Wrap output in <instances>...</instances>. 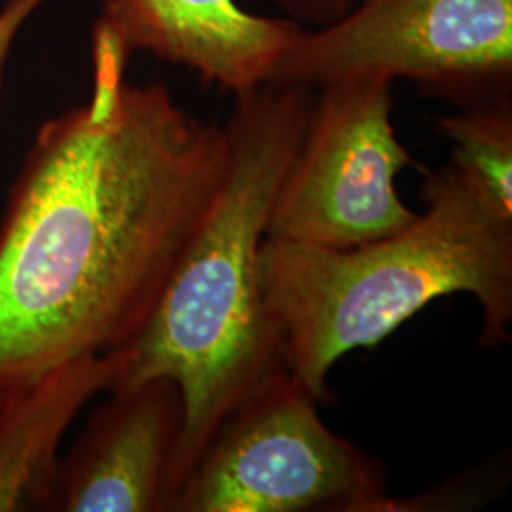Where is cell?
Here are the masks:
<instances>
[{
	"mask_svg": "<svg viewBox=\"0 0 512 512\" xmlns=\"http://www.w3.org/2000/svg\"><path fill=\"white\" fill-rule=\"evenodd\" d=\"M226 169L224 126L93 63L92 99L40 126L0 222V404L128 348Z\"/></svg>",
	"mask_w": 512,
	"mask_h": 512,
	"instance_id": "1",
	"label": "cell"
},
{
	"mask_svg": "<svg viewBox=\"0 0 512 512\" xmlns=\"http://www.w3.org/2000/svg\"><path fill=\"white\" fill-rule=\"evenodd\" d=\"M315 90L266 82L234 95L236 105L224 124L228 169L219 194L147 325L120 349L124 359L110 389L167 378L183 395V427L169 461L165 503L230 412L289 370L262 300L258 264Z\"/></svg>",
	"mask_w": 512,
	"mask_h": 512,
	"instance_id": "2",
	"label": "cell"
},
{
	"mask_svg": "<svg viewBox=\"0 0 512 512\" xmlns=\"http://www.w3.org/2000/svg\"><path fill=\"white\" fill-rule=\"evenodd\" d=\"M427 211L408 228L349 249L264 238L260 293L287 368L329 403L332 366L372 348L440 296H476L482 344L509 342L512 220L499 219L448 164L427 175Z\"/></svg>",
	"mask_w": 512,
	"mask_h": 512,
	"instance_id": "3",
	"label": "cell"
},
{
	"mask_svg": "<svg viewBox=\"0 0 512 512\" xmlns=\"http://www.w3.org/2000/svg\"><path fill=\"white\" fill-rule=\"evenodd\" d=\"M291 370L258 387L205 446L167 512L389 511L384 467L338 437Z\"/></svg>",
	"mask_w": 512,
	"mask_h": 512,
	"instance_id": "4",
	"label": "cell"
},
{
	"mask_svg": "<svg viewBox=\"0 0 512 512\" xmlns=\"http://www.w3.org/2000/svg\"><path fill=\"white\" fill-rule=\"evenodd\" d=\"M410 80L463 107L511 97L512 0H355L342 18L302 25L270 82Z\"/></svg>",
	"mask_w": 512,
	"mask_h": 512,
	"instance_id": "5",
	"label": "cell"
},
{
	"mask_svg": "<svg viewBox=\"0 0 512 512\" xmlns=\"http://www.w3.org/2000/svg\"><path fill=\"white\" fill-rule=\"evenodd\" d=\"M391 86L384 78H359L315 90L266 238L349 249L418 219L395 184L414 160L393 128Z\"/></svg>",
	"mask_w": 512,
	"mask_h": 512,
	"instance_id": "6",
	"label": "cell"
},
{
	"mask_svg": "<svg viewBox=\"0 0 512 512\" xmlns=\"http://www.w3.org/2000/svg\"><path fill=\"white\" fill-rule=\"evenodd\" d=\"M300 27L253 14L238 0H105L92 54L128 63L145 52L236 95L270 82Z\"/></svg>",
	"mask_w": 512,
	"mask_h": 512,
	"instance_id": "7",
	"label": "cell"
},
{
	"mask_svg": "<svg viewBox=\"0 0 512 512\" xmlns=\"http://www.w3.org/2000/svg\"><path fill=\"white\" fill-rule=\"evenodd\" d=\"M110 391L59 461L52 511L164 512L183 395L167 378Z\"/></svg>",
	"mask_w": 512,
	"mask_h": 512,
	"instance_id": "8",
	"label": "cell"
},
{
	"mask_svg": "<svg viewBox=\"0 0 512 512\" xmlns=\"http://www.w3.org/2000/svg\"><path fill=\"white\" fill-rule=\"evenodd\" d=\"M122 359H76L0 404V512L54 509L61 440L93 395L110 391Z\"/></svg>",
	"mask_w": 512,
	"mask_h": 512,
	"instance_id": "9",
	"label": "cell"
},
{
	"mask_svg": "<svg viewBox=\"0 0 512 512\" xmlns=\"http://www.w3.org/2000/svg\"><path fill=\"white\" fill-rule=\"evenodd\" d=\"M437 128L454 145L450 165L461 181L499 219L512 220L511 97L463 107Z\"/></svg>",
	"mask_w": 512,
	"mask_h": 512,
	"instance_id": "10",
	"label": "cell"
},
{
	"mask_svg": "<svg viewBox=\"0 0 512 512\" xmlns=\"http://www.w3.org/2000/svg\"><path fill=\"white\" fill-rule=\"evenodd\" d=\"M355 0H274L283 12V18L293 19L300 25L319 27L342 18Z\"/></svg>",
	"mask_w": 512,
	"mask_h": 512,
	"instance_id": "11",
	"label": "cell"
},
{
	"mask_svg": "<svg viewBox=\"0 0 512 512\" xmlns=\"http://www.w3.org/2000/svg\"><path fill=\"white\" fill-rule=\"evenodd\" d=\"M44 2L46 0H6V4L0 10V93H2L4 67L12 50V44L18 37L19 29Z\"/></svg>",
	"mask_w": 512,
	"mask_h": 512,
	"instance_id": "12",
	"label": "cell"
}]
</instances>
